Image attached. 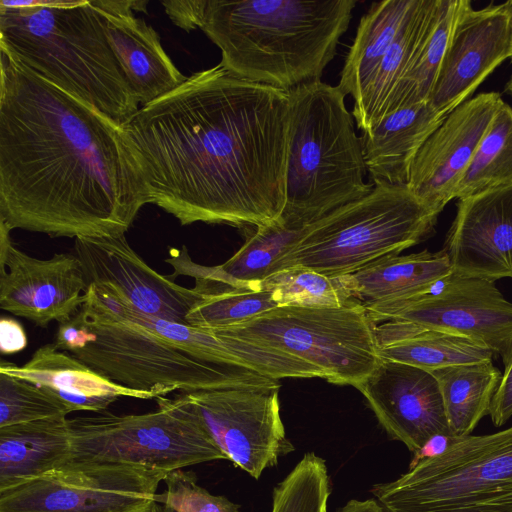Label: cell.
I'll return each instance as SVG.
<instances>
[{"label":"cell","mask_w":512,"mask_h":512,"mask_svg":"<svg viewBox=\"0 0 512 512\" xmlns=\"http://www.w3.org/2000/svg\"><path fill=\"white\" fill-rule=\"evenodd\" d=\"M289 125L287 91L219 63L141 106L121 127L150 203L181 225L257 227L284 209Z\"/></svg>","instance_id":"1"},{"label":"cell","mask_w":512,"mask_h":512,"mask_svg":"<svg viewBox=\"0 0 512 512\" xmlns=\"http://www.w3.org/2000/svg\"><path fill=\"white\" fill-rule=\"evenodd\" d=\"M0 51V223L125 235L150 199L122 127Z\"/></svg>","instance_id":"2"},{"label":"cell","mask_w":512,"mask_h":512,"mask_svg":"<svg viewBox=\"0 0 512 512\" xmlns=\"http://www.w3.org/2000/svg\"><path fill=\"white\" fill-rule=\"evenodd\" d=\"M355 0H205L199 28L233 75L287 91L320 81Z\"/></svg>","instance_id":"3"},{"label":"cell","mask_w":512,"mask_h":512,"mask_svg":"<svg viewBox=\"0 0 512 512\" xmlns=\"http://www.w3.org/2000/svg\"><path fill=\"white\" fill-rule=\"evenodd\" d=\"M53 343L113 382L155 399L176 391L280 387L277 379L191 356L148 327L125 301L92 285L78 312L59 324Z\"/></svg>","instance_id":"4"},{"label":"cell","mask_w":512,"mask_h":512,"mask_svg":"<svg viewBox=\"0 0 512 512\" xmlns=\"http://www.w3.org/2000/svg\"><path fill=\"white\" fill-rule=\"evenodd\" d=\"M0 48L120 126L140 108L92 0L0 7Z\"/></svg>","instance_id":"5"},{"label":"cell","mask_w":512,"mask_h":512,"mask_svg":"<svg viewBox=\"0 0 512 512\" xmlns=\"http://www.w3.org/2000/svg\"><path fill=\"white\" fill-rule=\"evenodd\" d=\"M285 204L279 220L302 228L367 195L362 137L339 86L321 80L288 92Z\"/></svg>","instance_id":"6"},{"label":"cell","mask_w":512,"mask_h":512,"mask_svg":"<svg viewBox=\"0 0 512 512\" xmlns=\"http://www.w3.org/2000/svg\"><path fill=\"white\" fill-rule=\"evenodd\" d=\"M437 218L407 186L374 184L364 197L308 225L278 271L301 267L331 277L352 274L422 242Z\"/></svg>","instance_id":"7"},{"label":"cell","mask_w":512,"mask_h":512,"mask_svg":"<svg viewBox=\"0 0 512 512\" xmlns=\"http://www.w3.org/2000/svg\"><path fill=\"white\" fill-rule=\"evenodd\" d=\"M371 493L386 512H512V426L448 437L441 452Z\"/></svg>","instance_id":"8"},{"label":"cell","mask_w":512,"mask_h":512,"mask_svg":"<svg viewBox=\"0 0 512 512\" xmlns=\"http://www.w3.org/2000/svg\"><path fill=\"white\" fill-rule=\"evenodd\" d=\"M374 326L363 304L353 299L339 307L277 306L215 329L289 354L328 382L356 387L380 360Z\"/></svg>","instance_id":"9"},{"label":"cell","mask_w":512,"mask_h":512,"mask_svg":"<svg viewBox=\"0 0 512 512\" xmlns=\"http://www.w3.org/2000/svg\"><path fill=\"white\" fill-rule=\"evenodd\" d=\"M144 414L108 411L69 419L73 458L143 466L166 474L226 459L196 414L176 395Z\"/></svg>","instance_id":"10"},{"label":"cell","mask_w":512,"mask_h":512,"mask_svg":"<svg viewBox=\"0 0 512 512\" xmlns=\"http://www.w3.org/2000/svg\"><path fill=\"white\" fill-rule=\"evenodd\" d=\"M166 475L143 466L71 461L0 492V512H151Z\"/></svg>","instance_id":"11"},{"label":"cell","mask_w":512,"mask_h":512,"mask_svg":"<svg viewBox=\"0 0 512 512\" xmlns=\"http://www.w3.org/2000/svg\"><path fill=\"white\" fill-rule=\"evenodd\" d=\"M279 387L226 388L177 393L217 447L258 480L294 451L280 416Z\"/></svg>","instance_id":"12"},{"label":"cell","mask_w":512,"mask_h":512,"mask_svg":"<svg viewBox=\"0 0 512 512\" xmlns=\"http://www.w3.org/2000/svg\"><path fill=\"white\" fill-rule=\"evenodd\" d=\"M363 306L375 325L398 321L465 335L489 347L505 367L512 360V303L492 281L452 272L423 296Z\"/></svg>","instance_id":"13"},{"label":"cell","mask_w":512,"mask_h":512,"mask_svg":"<svg viewBox=\"0 0 512 512\" xmlns=\"http://www.w3.org/2000/svg\"><path fill=\"white\" fill-rule=\"evenodd\" d=\"M89 286L79 258L55 253L38 259L19 250L0 223V308L46 327L74 316Z\"/></svg>","instance_id":"14"},{"label":"cell","mask_w":512,"mask_h":512,"mask_svg":"<svg viewBox=\"0 0 512 512\" xmlns=\"http://www.w3.org/2000/svg\"><path fill=\"white\" fill-rule=\"evenodd\" d=\"M512 53V0L459 12L428 103L447 117Z\"/></svg>","instance_id":"15"},{"label":"cell","mask_w":512,"mask_h":512,"mask_svg":"<svg viewBox=\"0 0 512 512\" xmlns=\"http://www.w3.org/2000/svg\"><path fill=\"white\" fill-rule=\"evenodd\" d=\"M74 251L88 286L112 292L146 316L188 324L200 295L152 269L125 235L76 238Z\"/></svg>","instance_id":"16"},{"label":"cell","mask_w":512,"mask_h":512,"mask_svg":"<svg viewBox=\"0 0 512 512\" xmlns=\"http://www.w3.org/2000/svg\"><path fill=\"white\" fill-rule=\"evenodd\" d=\"M355 388L387 435L414 455L435 437H452L439 385L430 371L380 358Z\"/></svg>","instance_id":"17"},{"label":"cell","mask_w":512,"mask_h":512,"mask_svg":"<svg viewBox=\"0 0 512 512\" xmlns=\"http://www.w3.org/2000/svg\"><path fill=\"white\" fill-rule=\"evenodd\" d=\"M502 101L498 92L466 100L447 115L417 153L407 187L436 214L455 198L456 188Z\"/></svg>","instance_id":"18"},{"label":"cell","mask_w":512,"mask_h":512,"mask_svg":"<svg viewBox=\"0 0 512 512\" xmlns=\"http://www.w3.org/2000/svg\"><path fill=\"white\" fill-rule=\"evenodd\" d=\"M443 250L456 274L512 279V185L458 199Z\"/></svg>","instance_id":"19"},{"label":"cell","mask_w":512,"mask_h":512,"mask_svg":"<svg viewBox=\"0 0 512 512\" xmlns=\"http://www.w3.org/2000/svg\"><path fill=\"white\" fill-rule=\"evenodd\" d=\"M92 3L139 105L159 99L186 80L163 49L155 29L134 13L145 11L147 1L92 0Z\"/></svg>","instance_id":"20"},{"label":"cell","mask_w":512,"mask_h":512,"mask_svg":"<svg viewBox=\"0 0 512 512\" xmlns=\"http://www.w3.org/2000/svg\"><path fill=\"white\" fill-rule=\"evenodd\" d=\"M0 373L38 386L70 412H102L120 397L154 399L149 393L113 382L53 342L39 347L23 365L2 360Z\"/></svg>","instance_id":"21"},{"label":"cell","mask_w":512,"mask_h":512,"mask_svg":"<svg viewBox=\"0 0 512 512\" xmlns=\"http://www.w3.org/2000/svg\"><path fill=\"white\" fill-rule=\"evenodd\" d=\"M153 331L202 361L245 368L263 376L281 379L308 378L312 369L305 362L279 350L223 334L138 313Z\"/></svg>","instance_id":"22"},{"label":"cell","mask_w":512,"mask_h":512,"mask_svg":"<svg viewBox=\"0 0 512 512\" xmlns=\"http://www.w3.org/2000/svg\"><path fill=\"white\" fill-rule=\"evenodd\" d=\"M308 226L292 228L280 220L257 226L256 231L226 262L204 266L194 262L186 246L171 249L165 259L173 272L169 277L188 276L232 287L260 289V284L279 270L282 259L305 235Z\"/></svg>","instance_id":"23"},{"label":"cell","mask_w":512,"mask_h":512,"mask_svg":"<svg viewBox=\"0 0 512 512\" xmlns=\"http://www.w3.org/2000/svg\"><path fill=\"white\" fill-rule=\"evenodd\" d=\"M445 118L423 102L387 113L363 133L364 159L372 183L407 186L417 153Z\"/></svg>","instance_id":"24"},{"label":"cell","mask_w":512,"mask_h":512,"mask_svg":"<svg viewBox=\"0 0 512 512\" xmlns=\"http://www.w3.org/2000/svg\"><path fill=\"white\" fill-rule=\"evenodd\" d=\"M67 416L0 428V492L39 478L71 462Z\"/></svg>","instance_id":"25"},{"label":"cell","mask_w":512,"mask_h":512,"mask_svg":"<svg viewBox=\"0 0 512 512\" xmlns=\"http://www.w3.org/2000/svg\"><path fill=\"white\" fill-rule=\"evenodd\" d=\"M452 272L449 257L442 249L386 256L344 277L351 297L371 305L423 296Z\"/></svg>","instance_id":"26"},{"label":"cell","mask_w":512,"mask_h":512,"mask_svg":"<svg viewBox=\"0 0 512 512\" xmlns=\"http://www.w3.org/2000/svg\"><path fill=\"white\" fill-rule=\"evenodd\" d=\"M413 4L414 0L374 2L360 19L338 84L353 104L364 95Z\"/></svg>","instance_id":"27"},{"label":"cell","mask_w":512,"mask_h":512,"mask_svg":"<svg viewBox=\"0 0 512 512\" xmlns=\"http://www.w3.org/2000/svg\"><path fill=\"white\" fill-rule=\"evenodd\" d=\"M437 380L452 436L472 433L489 415L502 374L492 361L452 365L430 371Z\"/></svg>","instance_id":"28"},{"label":"cell","mask_w":512,"mask_h":512,"mask_svg":"<svg viewBox=\"0 0 512 512\" xmlns=\"http://www.w3.org/2000/svg\"><path fill=\"white\" fill-rule=\"evenodd\" d=\"M435 0H414L400 32L380 64L352 115L362 133L383 116L387 103L405 73L427 27Z\"/></svg>","instance_id":"29"},{"label":"cell","mask_w":512,"mask_h":512,"mask_svg":"<svg viewBox=\"0 0 512 512\" xmlns=\"http://www.w3.org/2000/svg\"><path fill=\"white\" fill-rule=\"evenodd\" d=\"M460 3L461 0H435L420 43L394 89L383 116L401 107L428 102L459 12Z\"/></svg>","instance_id":"30"},{"label":"cell","mask_w":512,"mask_h":512,"mask_svg":"<svg viewBox=\"0 0 512 512\" xmlns=\"http://www.w3.org/2000/svg\"><path fill=\"white\" fill-rule=\"evenodd\" d=\"M379 358L427 371L452 365L492 361L494 353L468 336L425 329L415 335L377 348Z\"/></svg>","instance_id":"31"},{"label":"cell","mask_w":512,"mask_h":512,"mask_svg":"<svg viewBox=\"0 0 512 512\" xmlns=\"http://www.w3.org/2000/svg\"><path fill=\"white\" fill-rule=\"evenodd\" d=\"M509 185H512V107L502 101L456 188L455 198Z\"/></svg>","instance_id":"32"},{"label":"cell","mask_w":512,"mask_h":512,"mask_svg":"<svg viewBox=\"0 0 512 512\" xmlns=\"http://www.w3.org/2000/svg\"><path fill=\"white\" fill-rule=\"evenodd\" d=\"M200 300L186 316L188 324L200 328H226L241 324L277 307L264 289L232 287L206 279H194Z\"/></svg>","instance_id":"33"},{"label":"cell","mask_w":512,"mask_h":512,"mask_svg":"<svg viewBox=\"0 0 512 512\" xmlns=\"http://www.w3.org/2000/svg\"><path fill=\"white\" fill-rule=\"evenodd\" d=\"M270 291L278 306H343L353 300L345 277H331L311 269L280 270L260 284Z\"/></svg>","instance_id":"34"},{"label":"cell","mask_w":512,"mask_h":512,"mask_svg":"<svg viewBox=\"0 0 512 512\" xmlns=\"http://www.w3.org/2000/svg\"><path fill=\"white\" fill-rule=\"evenodd\" d=\"M331 492L325 460L308 452L274 487L271 512H328Z\"/></svg>","instance_id":"35"},{"label":"cell","mask_w":512,"mask_h":512,"mask_svg":"<svg viewBox=\"0 0 512 512\" xmlns=\"http://www.w3.org/2000/svg\"><path fill=\"white\" fill-rule=\"evenodd\" d=\"M69 413L63 403L38 386L0 373V428Z\"/></svg>","instance_id":"36"},{"label":"cell","mask_w":512,"mask_h":512,"mask_svg":"<svg viewBox=\"0 0 512 512\" xmlns=\"http://www.w3.org/2000/svg\"><path fill=\"white\" fill-rule=\"evenodd\" d=\"M163 481L166 488L156 494L155 502L177 512H240L238 504L200 486L193 471L177 469L168 473Z\"/></svg>","instance_id":"37"},{"label":"cell","mask_w":512,"mask_h":512,"mask_svg":"<svg viewBox=\"0 0 512 512\" xmlns=\"http://www.w3.org/2000/svg\"><path fill=\"white\" fill-rule=\"evenodd\" d=\"M165 12L178 27L191 31L199 28L205 0L163 1Z\"/></svg>","instance_id":"38"},{"label":"cell","mask_w":512,"mask_h":512,"mask_svg":"<svg viewBox=\"0 0 512 512\" xmlns=\"http://www.w3.org/2000/svg\"><path fill=\"white\" fill-rule=\"evenodd\" d=\"M489 416L496 427L506 424L512 417V360L505 367L490 405Z\"/></svg>","instance_id":"39"},{"label":"cell","mask_w":512,"mask_h":512,"mask_svg":"<svg viewBox=\"0 0 512 512\" xmlns=\"http://www.w3.org/2000/svg\"><path fill=\"white\" fill-rule=\"evenodd\" d=\"M27 346L24 327L15 319L2 317L0 320V350L2 354H13Z\"/></svg>","instance_id":"40"},{"label":"cell","mask_w":512,"mask_h":512,"mask_svg":"<svg viewBox=\"0 0 512 512\" xmlns=\"http://www.w3.org/2000/svg\"><path fill=\"white\" fill-rule=\"evenodd\" d=\"M336 512H386V510L377 499L369 498L365 500L351 499Z\"/></svg>","instance_id":"41"},{"label":"cell","mask_w":512,"mask_h":512,"mask_svg":"<svg viewBox=\"0 0 512 512\" xmlns=\"http://www.w3.org/2000/svg\"><path fill=\"white\" fill-rule=\"evenodd\" d=\"M44 3V0H0V7L6 9L23 10L33 8Z\"/></svg>","instance_id":"42"},{"label":"cell","mask_w":512,"mask_h":512,"mask_svg":"<svg viewBox=\"0 0 512 512\" xmlns=\"http://www.w3.org/2000/svg\"><path fill=\"white\" fill-rule=\"evenodd\" d=\"M151 512H177V511H175L174 509H172L168 506H165L163 504L155 502Z\"/></svg>","instance_id":"43"},{"label":"cell","mask_w":512,"mask_h":512,"mask_svg":"<svg viewBox=\"0 0 512 512\" xmlns=\"http://www.w3.org/2000/svg\"><path fill=\"white\" fill-rule=\"evenodd\" d=\"M505 91H506V93H508L509 95L512 96V76L510 77L509 81L507 82V84L505 86Z\"/></svg>","instance_id":"44"},{"label":"cell","mask_w":512,"mask_h":512,"mask_svg":"<svg viewBox=\"0 0 512 512\" xmlns=\"http://www.w3.org/2000/svg\"><path fill=\"white\" fill-rule=\"evenodd\" d=\"M510 60L512 61V53H511V56H510Z\"/></svg>","instance_id":"45"}]
</instances>
